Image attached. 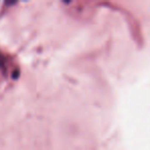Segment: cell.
<instances>
[{"instance_id":"1","label":"cell","mask_w":150,"mask_h":150,"mask_svg":"<svg viewBox=\"0 0 150 150\" xmlns=\"http://www.w3.org/2000/svg\"><path fill=\"white\" fill-rule=\"evenodd\" d=\"M4 65H5V58H4V56L2 55V52H0V69L3 68Z\"/></svg>"}]
</instances>
